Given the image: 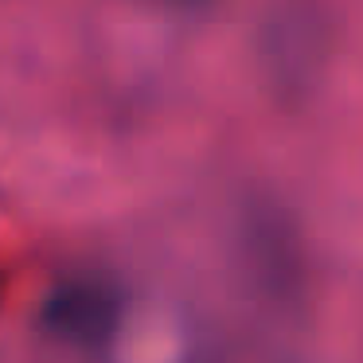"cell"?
Masks as SVG:
<instances>
[{"label":"cell","instance_id":"obj_1","mask_svg":"<svg viewBox=\"0 0 363 363\" xmlns=\"http://www.w3.org/2000/svg\"><path fill=\"white\" fill-rule=\"evenodd\" d=\"M43 324L67 344H102L118 324V293L98 281L59 285L43 305Z\"/></svg>","mask_w":363,"mask_h":363}]
</instances>
